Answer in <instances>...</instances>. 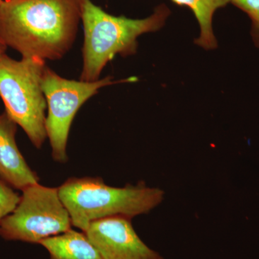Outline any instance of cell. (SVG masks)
I'll use <instances>...</instances> for the list:
<instances>
[{"label": "cell", "instance_id": "1", "mask_svg": "<svg viewBox=\"0 0 259 259\" xmlns=\"http://www.w3.org/2000/svg\"><path fill=\"white\" fill-rule=\"evenodd\" d=\"M80 21L79 0H3L0 40L22 58L58 60L72 47Z\"/></svg>", "mask_w": 259, "mask_h": 259}, {"label": "cell", "instance_id": "2", "mask_svg": "<svg viewBox=\"0 0 259 259\" xmlns=\"http://www.w3.org/2000/svg\"><path fill=\"white\" fill-rule=\"evenodd\" d=\"M79 4L83 30L80 80L83 81L99 80L104 68L116 55L125 57L136 54L138 37L159 30L171 15V10L164 3L142 19L112 15L92 0H79Z\"/></svg>", "mask_w": 259, "mask_h": 259}, {"label": "cell", "instance_id": "3", "mask_svg": "<svg viewBox=\"0 0 259 259\" xmlns=\"http://www.w3.org/2000/svg\"><path fill=\"white\" fill-rule=\"evenodd\" d=\"M72 226L84 232L94 221L120 216L132 219L161 203L164 192L144 182L111 187L99 177L68 179L58 187Z\"/></svg>", "mask_w": 259, "mask_h": 259}, {"label": "cell", "instance_id": "4", "mask_svg": "<svg viewBox=\"0 0 259 259\" xmlns=\"http://www.w3.org/2000/svg\"><path fill=\"white\" fill-rule=\"evenodd\" d=\"M46 67L45 61L37 58L15 60L6 54L0 58V97L5 111L37 149L48 139L47 102L41 85Z\"/></svg>", "mask_w": 259, "mask_h": 259}, {"label": "cell", "instance_id": "5", "mask_svg": "<svg viewBox=\"0 0 259 259\" xmlns=\"http://www.w3.org/2000/svg\"><path fill=\"white\" fill-rule=\"evenodd\" d=\"M136 81V77L115 81L112 76L95 81H76L61 77L47 66L41 85L47 102L46 130L53 159L61 163L68 161L66 148L71 123L80 107L89 99L105 87Z\"/></svg>", "mask_w": 259, "mask_h": 259}, {"label": "cell", "instance_id": "6", "mask_svg": "<svg viewBox=\"0 0 259 259\" xmlns=\"http://www.w3.org/2000/svg\"><path fill=\"white\" fill-rule=\"evenodd\" d=\"M13 212L0 222V236L7 241L40 243L71 229V217L58 188L39 183L22 191Z\"/></svg>", "mask_w": 259, "mask_h": 259}, {"label": "cell", "instance_id": "7", "mask_svg": "<svg viewBox=\"0 0 259 259\" xmlns=\"http://www.w3.org/2000/svg\"><path fill=\"white\" fill-rule=\"evenodd\" d=\"M84 233L102 259H164L140 238L130 218L115 216L98 220Z\"/></svg>", "mask_w": 259, "mask_h": 259}, {"label": "cell", "instance_id": "8", "mask_svg": "<svg viewBox=\"0 0 259 259\" xmlns=\"http://www.w3.org/2000/svg\"><path fill=\"white\" fill-rule=\"evenodd\" d=\"M18 126L6 112L0 115V178L13 189L23 191L38 183L39 177L19 150L15 139Z\"/></svg>", "mask_w": 259, "mask_h": 259}, {"label": "cell", "instance_id": "9", "mask_svg": "<svg viewBox=\"0 0 259 259\" xmlns=\"http://www.w3.org/2000/svg\"><path fill=\"white\" fill-rule=\"evenodd\" d=\"M39 244L49 252L50 259H102L84 232L69 231L49 237Z\"/></svg>", "mask_w": 259, "mask_h": 259}, {"label": "cell", "instance_id": "10", "mask_svg": "<svg viewBox=\"0 0 259 259\" xmlns=\"http://www.w3.org/2000/svg\"><path fill=\"white\" fill-rule=\"evenodd\" d=\"M174 4L190 9L197 19L200 29L195 44L206 50H212L218 47L213 31L212 22L214 13L230 4V0H170Z\"/></svg>", "mask_w": 259, "mask_h": 259}, {"label": "cell", "instance_id": "11", "mask_svg": "<svg viewBox=\"0 0 259 259\" xmlns=\"http://www.w3.org/2000/svg\"><path fill=\"white\" fill-rule=\"evenodd\" d=\"M230 4L248 15L251 21V35L259 48V0H230Z\"/></svg>", "mask_w": 259, "mask_h": 259}, {"label": "cell", "instance_id": "12", "mask_svg": "<svg viewBox=\"0 0 259 259\" xmlns=\"http://www.w3.org/2000/svg\"><path fill=\"white\" fill-rule=\"evenodd\" d=\"M20 199L18 192L0 178V222L13 212Z\"/></svg>", "mask_w": 259, "mask_h": 259}, {"label": "cell", "instance_id": "13", "mask_svg": "<svg viewBox=\"0 0 259 259\" xmlns=\"http://www.w3.org/2000/svg\"><path fill=\"white\" fill-rule=\"evenodd\" d=\"M7 47L0 40V58L5 54V51H6Z\"/></svg>", "mask_w": 259, "mask_h": 259}, {"label": "cell", "instance_id": "14", "mask_svg": "<svg viewBox=\"0 0 259 259\" xmlns=\"http://www.w3.org/2000/svg\"><path fill=\"white\" fill-rule=\"evenodd\" d=\"M3 0H0V5L3 3Z\"/></svg>", "mask_w": 259, "mask_h": 259}]
</instances>
